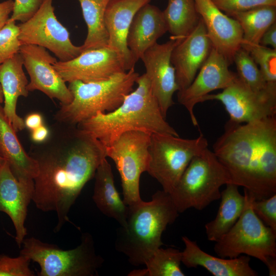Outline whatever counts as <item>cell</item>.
<instances>
[{
    "label": "cell",
    "instance_id": "obj_20",
    "mask_svg": "<svg viewBox=\"0 0 276 276\" xmlns=\"http://www.w3.org/2000/svg\"><path fill=\"white\" fill-rule=\"evenodd\" d=\"M151 0H110L104 21L108 35V47L123 57L126 71L134 68L135 62L127 46L126 39L132 19L136 12Z\"/></svg>",
    "mask_w": 276,
    "mask_h": 276
},
{
    "label": "cell",
    "instance_id": "obj_3",
    "mask_svg": "<svg viewBox=\"0 0 276 276\" xmlns=\"http://www.w3.org/2000/svg\"><path fill=\"white\" fill-rule=\"evenodd\" d=\"M135 83L136 89L128 94L116 109L105 113L98 112L77 126L89 133L105 147L130 131L179 136L163 115L145 73L137 77Z\"/></svg>",
    "mask_w": 276,
    "mask_h": 276
},
{
    "label": "cell",
    "instance_id": "obj_12",
    "mask_svg": "<svg viewBox=\"0 0 276 276\" xmlns=\"http://www.w3.org/2000/svg\"><path fill=\"white\" fill-rule=\"evenodd\" d=\"M219 101L229 116V121L247 123L276 116V83H268L260 90H254L238 77L222 91L209 94L202 99Z\"/></svg>",
    "mask_w": 276,
    "mask_h": 276
},
{
    "label": "cell",
    "instance_id": "obj_2",
    "mask_svg": "<svg viewBox=\"0 0 276 276\" xmlns=\"http://www.w3.org/2000/svg\"><path fill=\"white\" fill-rule=\"evenodd\" d=\"M213 152L231 183L256 200L276 194V116L247 123L226 122Z\"/></svg>",
    "mask_w": 276,
    "mask_h": 276
},
{
    "label": "cell",
    "instance_id": "obj_26",
    "mask_svg": "<svg viewBox=\"0 0 276 276\" xmlns=\"http://www.w3.org/2000/svg\"><path fill=\"white\" fill-rule=\"evenodd\" d=\"M239 187L229 183L221 192L220 203L215 218L205 225L208 240L216 242L235 224L244 206L245 197L239 191Z\"/></svg>",
    "mask_w": 276,
    "mask_h": 276
},
{
    "label": "cell",
    "instance_id": "obj_31",
    "mask_svg": "<svg viewBox=\"0 0 276 276\" xmlns=\"http://www.w3.org/2000/svg\"><path fill=\"white\" fill-rule=\"evenodd\" d=\"M233 62L236 66L238 77L249 88L260 90L267 87L268 83L246 50L239 48L234 55Z\"/></svg>",
    "mask_w": 276,
    "mask_h": 276
},
{
    "label": "cell",
    "instance_id": "obj_10",
    "mask_svg": "<svg viewBox=\"0 0 276 276\" xmlns=\"http://www.w3.org/2000/svg\"><path fill=\"white\" fill-rule=\"evenodd\" d=\"M150 138L151 134L147 132L128 131L105 147L106 157L114 162L119 172L123 201L128 206L142 200L140 180L141 174L148 169Z\"/></svg>",
    "mask_w": 276,
    "mask_h": 276
},
{
    "label": "cell",
    "instance_id": "obj_7",
    "mask_svg": "<svg viewBox=\"0 0 276 276\" xmlns=\"http://www.w3.org/2000/svg\"><path fill=\"white\" fill-rule=\"evenodd\" d=\"M81 240L76 247L64 250L35 237L25 238L20 254L39 265V276L97 275L104 260L96 254L89 234H83Z\"/></svg>",
    "mask_w": 276,
    "mask_h": 276
},
{
    "label": "cell",
    "instance_id": "obj_30",
    "mask_svg": "<svg viewBox=\"0 0 276 276\" xmlns=\"http://www.w3.org/2000/svg\"><path fill=\"white\" fill-rule=\"evenodd\" d=\"M182 251L168 247L157 249L147 260L146 268L135 270L130 275L138 276H185L180 264Z\"/></svg>",
    "mask_w": 276,
    "mask_h": 276
},
{
    "label": "cell",
    "instance_id": "obj_34",
    "mask_svg": "<svg viewBox=\"0 0 276 276\" xmlns=\"http://www.w3.org/2000/svg\"><path fill=\"white\" fill-rule=\"evenodd\" d=\"M30 261L23 255L15 258L1 255L0 276H34V273L29 267Z\"/></svg>",
    "mask_w": 276,
    "mask_h": 276
},
{
    "label": "cell",
    "instance_id": "obj_17",
    "mask_svg": "<svg viewBox=\"0 0 276 276\" xmlns=\"http://www.w3.org/2000/svg\"><path fill=\"white\" fill-rule=\"evenodd\" d=\"M34 191L33 179H18L5 160L0 164V212L6 213L11 219L19 247L27 235L25 223Z\"/></svg>",
    "mask_w": 276,
    "mask_h": 276
},
{
    "label": "cell",
    "instance_id": "obj_23",
    "mask_svg": "<svg viewBox=\"0 0 276 276\" xmlns=\"http://www.w3.org/2000/svg\"><path fill=\"white\" fill-rule=\"evenodd\" d=\"M23 61L19 53L0 65V84L2 86L4 114L16 132L25 128L24 120L16 111L18 98L27 97L29 83L23 70Z\"/></svg>",
    "mask_w": 276,
    "mask_h": 276
},
{
    "label": "cell",
    "instance_id": "obj_13",
    "mask_svg": "<svg viewBox=\"0 0 276 276\" xmlns=\"http://www.w3.org/2000/svg\"><path fill=\"white\" fill-rule=\"evenodd\" d=\"M65 82L106 80L126 71L121 55L108 46L82 52L76 58L53 63Z\"/></svg>",
    "mask_w": 276,
    "mask_h": 276
},
{
    "label": "cell",
    "instance_id": "obj_42",
    "mask_svg": "<svg viewBox=\"0 0 276 276\" xmlns=\"http://www.w3.org/2000/svg\"><path fill=\"white\" fill-rule=\"evenodd\" d=\"M4 102V96L2 86L0 84V105Z\"/></svg>",
    "mask_w": 276,
    "mask_h": 276
},
{
    "label": "cell",
    "instance_id": "obj_14",
    "mask_svg": "<svg viewBox=\"0 0 276 276\" xmlns=\"http://www.w3.org/2000/svg\"><path fill=\"white\" fill-rule=\"evenodd\" d=\"M19 53L30 77L27 85L29 91L39 90L50 99H57L61 105L72 102V93L53 65L57 60L45 48L24 44L20 46Z\"/></svg>",
    "mask_w": 276,
    "mask_h": 276
},
{
    "label": "cell",
    "instance_id": "obj_39",
    "mask_svg": "<svg viewBox=\"0 0 276 276\" xmlns=\"http://www.w3.org/2000/svg\"><path fill=\"white\" fill-rule=\"evenodd\" d=\"M14 7L13 0H7L0 3V30L9 19L10 14L12 13Z\"/></svg>",
    "mask_w": 276,
    "mask_h": 276
},
{
    "label": "cell",
    "instance_id": "obj_29",
    "mask_svg": "<svg viewBox=\"0 0 276 276\" xmlns=\"http://www.w3.org/2000/svg\"><path fill=\"white\" fill-rule=\"evenodd\" d=\"M228 16L237 20L242 29V43L257 44L264 32L275 22L276 6H261Z\"/></svg>",
    "mask_w": 276,
    "mask_h": 276
},
{
    "label": "cell",
    "instance_id": "obj_8",
    "mask_svg": "<svg viewBox=\"0 0 276 276\" xmlns=\"http://www.w3.org/2000/svg\"><path fill=\"white\" fill-rule=\"evenodd\" d=\"M245 204L239 218L231 229L215 242L218 256L235 258L241 255L255 258L266 266L276 259V231L266 226L255 214V198L244 189Z\"/></svg>",
    "mask_w": 276,
    "mask_h": 276
},
{
    "label": "cell",
    "instance_id": "obj_16",
    "mask_svg": "<svg viewBox=\"0 0 276 276\" xmlns=\"http://www.w3.org/2000/svg\"><path fill=\"white\" fill-rule=\"evenodd\" d=\"M229 64L225 57L213 47L190 85L177 91L178 101L186 108L194 126H198L195 106L211 92L228 86L237 78V74L229 69Z\"/></svg>",
    "mask_w": 276,
    "mask_h": 276
},
{
    "label": "cell",
    "instance_id": "obj_35",
    "mask_svg": "<svg viewBox=\"0 0 276 276\" xmlns=\"http://www.w3.org/2000/svg\"><path fill=\"white\" fill-rule=\"evenodd\" d=\"M252 208L266 226L276 231V194L266 198L254 199Z\"/></svg>",
    "mask_w": 276,
    "mask_h": 276
},
{
    "label": "cell",
    "instance_id": "obj_36",
    "mask_svg": "<svg viewBox=\"0 0 276 276\" xmlns=\"http://www.w3.org/2000/svg\"><path fill=\"white\" fill-rule=\"evenodd\" d=\"M216 6L227 15L263 6H276V0H212Z\"/></svg>",
    "mask_w": 276,
    "mask_h": 276
},
{
    "label": "cell",
    "instance_id": "obj_4",
    "mask_svg": "<svg viewBox=\"0 0 276 276\" xmlns=\"http://www.w3.org/2000/svg\"><path fill=\"white\" fill-rule=\"evenodd\" d=\"M179 215L169 193L156 192L149 201L128 206L126 223L117 230L115 247L135 266L147 260L163 245L162 236Z\"/></svg>",
    "mask_w": 276,
    "mask_h": 276
},
{
    "label": "cell",
    "instance_id": "obj_22",
    "mask_svg": "<svg viewBox=\"0 0 276 276\" xmlns=\"http://www.w3.org/2000/svg\"><path fill=\"white\" fill-rule=\"evenodd\" d=\"M185 244L181 263L188 268H204L214 276H257L250 265V258L246 255L235 258L216 257L203 251L195 241L181 237Z\"/></svg>",
    "mask_w": 276,
    "mask_h": 276
},
{
    "label": "cell",
    "instance_id": "obj_37",
    "mask_svg": "<svg viewBox=\"0 0 276 276\" xmlns=\"http://www.w3.org/2000/svg\"><path fill=\"white\" fill-rule=\"evenodd\" d=\"M45 0H14L13 10L9 20L21 23L30 18Z\"/></svg>",
    "mask_w": 276,
    "mask_h": 276
},
{
    "label": "cell",
    "instance_id": "obj_11",
    "mask_svg": "<svg viewBox=\"0 0 276 276\" xmlns=\"http://www.w3.org/2000/svg\"><path fill=\"white\" fill-rule=\"evenodd\" d=\"M53 0H45L26 21L18 25L21 45L40 46L52 52L60 61L72 60L82 52L81 46L71 41L70 33L57 19Z\"/></svg>",
    "mask_w": 276,
    "mask_h": 276
},
{
    "label": "cell",
    "instance_id": "obj_33",
    "mask_svg": "<svg viewBox=\"0 0 276 276\" xmlns=\"http://www.w3.org/2000/svg\"><path fill=\"white\" fill-rule=\"evenodd\" d=\"M15 22L8 19L0 30V65L19 52V29Z\"/></svg>",
    "mask_w": 276,
    "mask_h": 276
},
{
    "label": "cell",
    "instance_id": "obj_38",
    "mask_svg": "<svg viewBox=\"0 0 276 276\" xmlns=\"http://www.w3.org/2000/svg\"><path fill=\"white\" fill-rule=\"evenodd\" d=\"M259 44L264 47L269 45L272 49H276V22L264 32Z\"/></svg>",
    "mask_w": 276,
    "mask_h": 276
},
{
    "label": "cell",
    "instance_id": "obj_21",
    "mask_svg": "<svg viewBox=\"0 0 276 276\" xmlns=\"http://www.w3.org/2000/svg\"><path fill=\"white\" fill-rule=\"evenodd\" d=\"M168 32L163 11L148 3L135 14L127 36V46L136 62Z\"/></svg>",
    "mask_w": 276,
    "mask_h": 276
},
{
    "label": "cell",
    "instance_id": "obj_28",
    "mask_svg": "<svg viewBox=\"0 0 276 276\" xmlns=\"http://www.w3.org/2000/svg\"><path fill=\"white\" fill-rule=\"evenodd\" d=\"M171 37L183 39L197 26L200 17L196 10L195 0H168L163 11Z\"/></svg>",
    "mask_w": 276,
    "mask_h": 276
},
{
    "label": "cell",
    "instance_id": "obj_32",
    "mask_svg": "<svg viewBox=\"0 0 276 276\" xmlns=\"http://www.w3.org/2000/svg\"><path fill=\"white\" fill-rule=\"evenodd\" d=\"M241 47L249 53L266 82L276 83V49L260 44L245 43H242Z\"/></svg>",
    "mask_w": 276,
    "mask_h": 276
},
{
    "label": "cell",
    "instance_id": "obj_18",
    "mask_svg": "<svg viewBox=\"0 0 276 276\" xmlns=\"http://www.w3.org/2000/svg\"><path fill=\"white\" fill-rule=\"evenodd\" d=\"M202 20L173 49L171 61L174 68L178 91L188 87L196 77L213 48Z\"/></svg>",
    "mask_w": 276,
    "mask_h": 276
},
{
    "label": "cell",
    "instance_id": "obj_6",
    "mask_svg": "<svg viewBox=\"0 0 276 276\" xmlns=\"http://www.w3.org/2000/svg\"><path fill=\"white\" fill-rule=\"evenodd\" d=\"M229 183L227 171L207 147L193 157L170 195L179 213L201 211L220 199V188Z\"/></svg>",
    "mask_w": 276,
    "mask_h": 276
},
{
    "label": "cell",
    "instance_id": "obj_27",
    "mask_svg": "<svg viewBox=\"0 0 276 276\" xmlns=\"http://www.w3.org/2000/svg\"><path fill=\"white\" fill-rule=\"evenodd\" d=\"M80 4L82 15L87 28L82 52L108 46V35L104 17L110 0H77Z\"/></svg>",
    "mask_w": 276,
    "mask_h": 276
},
{
    "label": "cell",
    "instance_id": "obj_19",
    "mask_svg": "<svg viewBox=\"0 0 276 276\" xmlns=\"http://www.w3.org/2000/svg\"><path fill=\"white\" fill-rule=\"evenodd\" d=\"M195 3L213 48L232 63L243 39L239 24L222 12L212 0H195Z\"/></svg>",
    "mask_w": 276,
    "mask_h": 276
},
{
    "label": "cell",
    "instance_id": "obj_1",
    "mask_svg": "<svg viewBox=\"0 0 276 276\" xmlns=\"http://www.w3.org/2000/svg\"><path fill=\"white\" fill-rule=\"evenodd\" d=\"M29 154L38 167L32 201L41 211L56 213L58 232L70 221L71 207L107 158L105 147L77 125L56 121L48 138L33 144Z\"/></svg>",
    "mask_w": 276,
    "mask_h": 276
},
{
    "label": "cell",
    "instance_id": "obj_25",
    "mask_svg": "<svg viewBox=\"0 0 276 276\" xmlns=\"http://www.w3.org/2000/svg\"><path fill=\"white\" fill-rule=\"evenodd\" d=\"M94 177L93 199L96 205L104 215L116 220L120 226H124L128 206L117 190L111 165L106 158L98 166Z\"/></svg>",
    "mask_w": 276,
    "mask_h": 276
},
{
    "label": "cell",
    "instance_id": "obj_43",
    "mask_svg": "<svg viewBox=\"0 0 276 276\" xmlns=\"http://www.w3.org/2000/svg\"><path fill=\"white\" fill-rule=\"evenodd\" d=\"M4 160V159L3 158H2L1 156H0V164Z\"/></svg>",
    "mask_w": 276,
    "mask_h": 276
},
{
    "label": "cell",
    "instance_id": "obj_5",
    "mask_svg": "<svg viewBox=\"0 0 276 276\" xmlns=\"http://www.w3.org/2000/svg\"><path fill=\"white\" fill-rule=\"evenodd\" d=\"M139 76L132 68L106 80L88 83L80 81L70 82L68 88L72 94L73 100L68 104L61 105L54 115L55 121L77 125L98 112L105 113L114 110L133 90Z\"/></svg>",
    "mask_w": 276,
    "mask_h": 276
},
{
    "label": "cell",
    "instance_id": "obj_41",
    "mask_svg": "<svg viewBox=\"0 0 276 276\" xmlns=\"http://www.w3.org/2000/svg\"><path fill=\"white\" fill-rule=\"evenodd\" d=\"M25 121V126L33 130L43 125L41 116L37 113H33L28 115Z\"/></svg>",
    "mask_w": 276,
    "mask_h": 276
},
{
    "label": "cell",
    "instance_id": "obj_15",
    "mask_svg": "<svg viewBox=\"0 0 276 276\" xmlns=\"http://www.w3.org/2000/svg\"><path fill=\"white\" fill-rule=\"evenodd\" d=\"M181 40L171 36L165 43L157 42L147 50L140 59L144 63L152 94L166 119L169 109L174 104L173 95L178 91L171 55Z\"/></svg>",
    "mask_w": 276,
    "mask_h": 276
},
{
    "label": "cell",
    "instance_id": "obj_40",
    "mask_svg": "<svg viewBox=\"0 0 276 276\" xmlns=\"http://www.w3.org/2000/svg\"><path fill=\"white\" fill-rule=\"evenodd\" d=\"M50 131L43 125L32 130L31 139L35 143L44 142L49 136Z\"/></svg>",
    "mask_w": 276,
    "mask_h": 276
},
{
    "label": "cell",
    "instance_id": "obj_24",
    "mask_svg": "<svg viewBox=\"0 0 276 276\" xmlns=\"http://www.w3.org/2000/svg\"><path fill=\"white\" fill-rule=\"evenodd\" d=\"M16 132L0 105V156L17 179L34 180L38 173L37 163L25 151Z\"/></svg>",
    "mask_w": 276,
    "mask_h": 276
},
{
    "label": "cell",
    "instance_id": "obj_9",
    "mask_svg": "<svg viewBox=\"0 0 276 276\" xmlns=\"http://www.w3.org/2000/svg\"><path fill=\"white\" fill-rule=\"evenodd\" d=\"M208 147L203 134L193 139L169 134H151L147 172L170 194L193 157Z\"/></svg>",
    "mask_w": 276,
    "mask_h": 276
}]
</instances>
